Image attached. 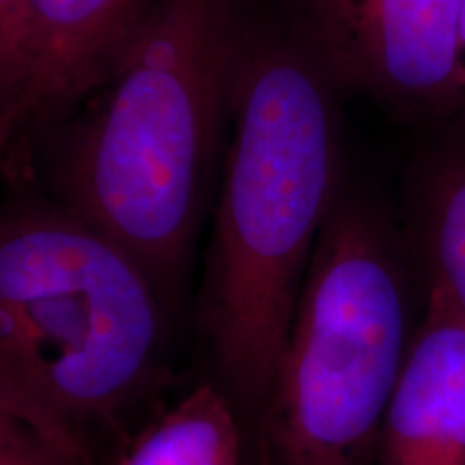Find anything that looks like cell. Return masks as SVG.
Instances as JSON below:
<instances>
[{"label":"cell","instance_id":"obj_3","mask_svg":"<svg viewBox=\"0 0 465 465\" xmlns=\"http://www.w3.org/2000/svg\"><path fill=\"white\" fill-rule=\"evenodd\" d=\"M166 311L124 248L42 190L0 209V407L80 463L155 383Z\"/></svg>","mask_w":465,"mask_h":465},{"label":"cell","instance_id":"obj_2","mask_svg":"<svg viewBox=\"0 0 465 465\" xmlns=\"http://www.w3.org/2000/svg\"><path fill=\"white\" fill-rule=\"evenodd\" d=\"M341 100L281 11L252 3L199 295L212 381L248 435L345 177Z\"/></svg>","mask_w":465,"mask_h":465},{"label":"cell","instance_id":"obj_7","mask_svg":"<svg viewBox=\"0 0 465 465\" xmlns=\"http://www.w3.org/2000/svg\"><path fill=\"white\" fill-rule=\"evenodd\" d=\"M377 465H465V317L435 282L388 405Z\"/></svg>","mask_w":465,"mask_h":465},{"label":"cell","instance_id":"obj_9","mask_svg":"<svg viewBox=\"0 0 465 465\" xmlns=\"http://www.w3.org/2000/svg\"><path fill=\"white\" fill-rule=\"evenodd\" d=\"M457 132L414 164L407 209L429 282L441 287L465 317V130Z\"/></svg>","mask_w":465,"mask_h":465},{"label":"cell","instance_id":"obj_10","mask_svg":"<svg viewBox=\"0 0 465 465\" xmlns=\"http://www.w3.org/2000/svg\"><path fill=\"white\" fill-rule=\"evenodd\" d=\"M0 465H84L0 407Z\"/></svg>","mask_w":465,"mask_h":465},{"label":"cell","instance_id":"obj_1","mask_svg":"<svg viewBox=\"0 0 465 465\" xmlns=\"http://www.w3.org/2000/svg\"><path fill=\"white\" fill-rule=\"evenodd\" d=\"M252 0H155L102 84L31 141L45 196L147 272L171 308L229 144Z\"/></svg>","mask_w":465,"mask_h":465},{"label":"cell","instance_id":"obj_8","mask_svg":"<svg viewBox=\"0 0 465 465\" xmlns=\"http://www.w3.org/2000/svg\"><path fill=\"white\" fill-rule=\"evenodd\" d=\"M113 465H254L252 441L231 399L205 380L127 438Z\"/></svg>","mask_w":465,"mask_h":465},{"label":"cell","instance_id":"obj_12","mask_svg":"<svg viewBox=\"0 0 465 465\" xmlns=\"http://www.w3.org/2000/svg\"><path fill=\"white\" fill-rule=\"evenodd\" d=\"M17 11H20V0H0V86H5L9 93V74L11 58H14ZM11 95H14V93H11Z\"/></svg>","mask_w":465,"mask_h":465},{"label":"cell","instance_id":"obj_11","mask_svg":"<svg viewBox=\"0 0 465 465\" xmlns=\"http://www.w3.org/2000/svg\"><path fill=\"white\" fill-rule=\"evenodd\" d=\"M25 110L11 93L0 86V168L7 164L20 138L25 136Z\"/></svg>","mask_w":465,"mask_h":465},{"label":"cell","instance_id":"obj_5","mask_svg":"<svg viewBox=\"0 0 465 465\" xmlns=\"http://www.w3.org/2000/svg\"><path fill=\"white\" fill-rule=\"evenodd\" d=\"M463 0H282L281 15L341 95L397 119L457 121Z\"/></svg>","mask_w":465,"mask_h":465},{"label":"cell","instance_id":"obj_13","mask_svg":"<svg viewBox=\"0 0 465 465\" xmlns=\"http://www.w3.org/2000/svg\"><path fill=\"white\" fill-rule=\"evenodd\" d=\"M457 130H465V0L461 17H459V31H457Z\"/></svg>","mask_w":465,"mask_h":465},{"label":"cell","instance_id":"obj_4","mask_svg":"<svg viewBox=\"0 0 465 465\" xmlns=\"http://www.w3.org/2000/svg\"><path fill=\"white\" fill-rule=\"evenodd\" d=\"M414 332L397 231L342 177L250 435L254 465H377Z\"/></svg>","mask_w":465,"mask_h":465},{"label":"cell","instance_id":"obj_6","mask_svg":"<svg viewBox=\"0 0 465 465\" xmlns=\"http://www.w3.org/2000/svg\"><path fill=\"white\" fill-rule=\"evenodd\" d=\"M155 0H20L9 89L25 136L65 116L113 72Z\"/></svg>","mask_w":465,"mask_h":465}]
</instances>
